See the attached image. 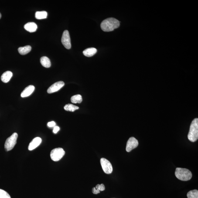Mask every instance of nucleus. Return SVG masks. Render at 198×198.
I'll return each mask as SVG.
<instances>
[{
    "label": "nucleus",
    "instance_id": "nucleus-1",
    "mask_svg": "<svg viewBox=\"0 0 198 198\" xmlns=\"http://www.w3.org/2000/svg\"><path fill=\"white\" fill-rule=\"evenodd\" d=\"M120 22L114 18H109L101 22V27L104 32H111L120 26Z\"/></svg>",
    "mask_w": 198,
    "mask_h": 198
},
{
    "label": "nucleus",
    "instance_id": "nucleus-2",
    "mask_svg": "<svg viewBox=\"0 0 198 198\" xmlns=\"http://www.w3.org/2000/svg\"><path fill=\"white\" fill-rule=\"evenodd\" d=\"M188 137L189 140L192 142H196L198 139V119H194L190 126V130Z\"/></svg>",
    "mask_w": 198,
    "mask_h": 198
},
{
    "label": "nucleus",
    "instance_id": "nucleus-3",
    "mask_svg": "<svg viewBox=\"0 0 198 198\" xmlns=\"http://www.w3.org/2000/svg\"><path fill=\"white\" fill-rule=\"evenodd\" d=\"M175 175L178 179L182 181H188L191 179L192 174L191 172L186 168H177Z\"/></svg>",
    "mask_w": 198,
    "mask_h": 198
},
{
    "label": "nucleus",
    "instance_id": "nucleus-4",
    "mask_svg": "<svg viewBox=\"0 0 198 198\" xmlns=\"http://www.w3.org/2000/svg\"><path fill=\"white\" fill-rule=\"evenodd\" d=\"M18 137V134L16 132H15L11 136L7 138L5 144L6 151H9L12 150L14 148L17 143V140Z\"/></svg>",
    "mask_w": 198,
    "mask_h": 198
},
{
    "label": "nucleus",
    "instance_id": "nucleus-5",
    "mask_svg": "<svg viewBox=\"0 0 198 198\" xmlns=\"http://www.w3.org/2000/svg\"><path fill=\"white\" fill-rule=\"evenodd\" d=\"M65 154V151L63 148H55L51 152L50 157L52 160L55 162H57L61 159Z\"/></svg>",
    "mask_w": 198,
    "mask_h": 198
},
{
    "label": "nucleus",
    "instance_id": "nucleus-6",
    "mask_svg": "<svg viewBox=\"0 0 198 198\" xmlns=\"http://www.w3.org/2000/svg\"><path fill=\"white\" fill-rule=\"evenodd\" d=\"M102 167L105 173L107 174L112 173L113 171L112 165L109 161L105 158H102L100 160Z\"/></svg>",
    "mask_w": 198,
    "mask_h": 198
},
{
    "label": "nucleus",
    "instance_id": "nucleus-7",
    "mask_svg": "<svg viewBox=\"0 0 198 198\" xmlns=\"http://www.w3.org/2000/svg\"><path fill=\"white\" fill-rule=\"evenodd\" d=\"M62 44L66 49H69L71 47V42L68 31L65 30L63 32L61 38Z\"/></svg>",
    "mask_w": 198,
    "mask_h": 198
},
{
    "label": "nucleus",
    "instance_id": "nucleus-8",
    "mask_svg": "<svg viewBox=\"0 0 198 198\" xmlns=\"http://www.w3.org/2000/svg\"><path fill=\"white\" fill-rule=\"evenodd\" d=\"M138 141L134 137H131L127 141L126 151L128 152H131L132 150L138 146Z\"/></svg>",
    "mask_w": 198,
    "mask_h": 198
},
{
    "label": "nucleus",
    "instance_id": "nucleus-9",
    "mask_svg": "<svg viewBox=\"0 0 198 198\" xmlns=\"http://www.w3.org/2000/svg\"><path fill=\"white\" fill-rule=\"evenodd\" d=\"M64 85L65 83L63 81L56 82L49 87L47 89V92L49 94L56 92L61 89Z\"/></svg>",
    "mask_w": 198,
    "mask_h": 198
},
{
    "label": "nucleus",
    "instance_id": "nucleus-10",
    "mask_svg": "<svg viewBox=\"0 0 198 198\" xmlns=\"http://www.w3.org/2000/svg\"><path fill=\"white\" fill-rule=\"evenodd\" d=\"M42 141V139L40 137H37L34 138L29 144V147H28L29 150L32 151L35 149L40 145Z\"/></svg>",
    "mask_w": 198,
    "mask_h": 198
},
{
    "label": "nucleus",
    "instance_id": "nucleus-11",
    "mask_svg": "<svg viewBox=\"0 0 198 198\" xmlns=\"http://www.w3.org/2000/svg\"><path fill=\"white\" fill-rule=\"evenodd\" d=\"M35 90V87L33 85H29L25 88L21 93V96L22 98L27 97L31 95Z\"/></svg>",
    "mask_w": 198,
    "mask_h": 198
},
{
    "label": "nucleus",
    "instance_id": "nucleus-12",
    "mask_svg": "<svg viewBox=\"0 0 198 198\" xmlns=\"http://www.w3.org/2000/svg\"><path fill=\"white\" fill-rule=\"evenodd\" d=\"M25 29L30 32L36 31L37 29V25L34 22H29L25 24L24 26Z\"/></svg>",
    "mask_w": 198,
    "mask_h": 198
},
{
    "label": "nucleus",
    "instance_id": "nucleus-13",
    "mask_svg": "<svg viewBox=\"0 0 198 198\" xmlns=\"http://www.w3.org/2000/svg\"><path fill=\"white\" fill-rule=\"evenodd\" d=\"M13 76L12 72L10 71H7L5 72L2 75L1 77V80L4 83H7L10 80L11 78Z\"/></svg>",
    "mask_w": 198,
    "mask_h": 198
},
{
    "label": "nucleus",
    "instance_id": "nucleus-14",
    "mask_svg": "<svg viewBox=\"0 0 198 198\" xmlns=\"http://www.w3.org/2000/svg\"><path fill=\"white\" fill-rule=\"evenodd\" d=\"M97 52V50L96 48L91 47L87 48L83 51V54L87 57H91L94 56Z\"/></svg>",
    "mask_w": 198,
    "mask_h": 198
},
{
    "label": "nucleus",
    "instance_id": "nucleus-15",
    "mask_svg": "<svg viewBox=\"0 0 198 198\" xmlns=\"http://www.w3.org/2000/svg\"><path fill=\"white\" fill-rule=\"evenodd\" d=\"M40 61L42 66L45 68H49L51 66L50 59L47 56H44L41 58Z\"/></svg>",
    "mask_w": 198,
    "mask_h": 198
},
{
    "label": "nucleus",
    "instance_id": "nucleus-16",
    "mask_svg": "<svg viewBox=\"0 0 198 198\" xmlns=\"http://www.w3.org/2000/svg\"><path fill=\"white\" fill-rule=\"evenodd\" d=\"M31 50V47L29 45H27L22 47H20L18 49V51L20 54L22 55H25L30 52Z\"/></svg>",
    "mask_w": 198,
    "mask_h": 198
},
{
    "label": "nucleus",
    "instance_id": "nucleus-17",
    "mask_svg": "<svg viewBox=\"0 0 198 198\" xmlns=\"http://www.w3.org/2000/svg\"><path fill=\"white\" fill-rule=\"evenodd\" d=\"M105 188L103 184L101 185L98 184L96 185V188H93L92 189V192L94 194H98L100 193V191H103L105 190Z\"/></svg>",
    "mask_w": 198,
    "mask_h": 198
},
{
    "label": "nucleus",
    "instance_id": "nucleus-18",
    "mask_svg": "<svg viewBox=\"0 0 198 198\" xmlns=\"http://www.w3.org/2000/svg\"><path fill=\"white\" fill-rule=\"evenodd\" d=\"M47 16V13L46 11L37 12L35 13V18L38 20L45 19Z\"/></svg>",
    "mask_w": 198,
    "mask_h": 198
},
{
    "label": "nucleus",
    "instance_id": "nucleus-19",
    "mask_svg": "<svg viewBox=\"0 0 198 198\" xmlns=\"http://www.w3.org/2000/svg\"><path fill=\"white\" fill-rule=\"evenodd\" d=\"M71 101L74 104L81 103L82 101V98L80 94L76 95L71 98Z\"/></svg>",
    "mask_w": 198,
    "mask_h": 198
},
{
    "label": "nucleus",
    "instance_id": "nucleus-20",
    "mask_svg": "<svg viewBox=\"0 0 198 198\" xmlns=\"http://www.w3.org/2000/svg\"><path fill=\"white\" fill-rule=\"evenodd\" d=\"M64 109L66 111L74 112L76 110L78 109L79 107L73 104H68L64 106Z\"/></svg>",
    "mask_w": 198,
    "mask_h": 198
},
{
    "label": "nucleus",
    "instance_id": "nucleus-21",
    "mask_svg": "<svg viewBox=\"0 0 198 198\" xmlns=\"http://www.w3.org/2000/svg\"><path fill=\"white\" fill-rule=\"evenodd\" d=\"M188 198H198V191L194 190L190 191L187 195Z\"/></svg>",
    "mask_w": 198,
    "mask_h": 198
},
{
    "label": "nucleus",
    "instance_id": "nucleus-22",
    "mask_svg": "<svg viewBox=\"0 0 198 198\" xmlns=\"http://www.w3.org/2000/svg\"><path fill=\"white\" fill-rule=\"evenodd\" d=\"M0 198H11L10 196L5 191L0 189Z\"/></svg>",
    "mask_w": 198,
    "mask_h": 198
},
{
    "label": "nucleus",
    "instance_id": "nucleus-23",
    "mask_svg": "<svg viewBox=\"0 0 198 198\" xmlns=\"http://www.w3.org/2000/svg\"><path fill=\"white\" fill-rule=\"evenodd\" d=\"M56 125V123L54 121H52L51 122H49L48 123L47 125L48 127H52L55 126Z\"/></svg>",
    "mask_w": 198,
    "mask_h": 198
},
{
    "label": "nucleus",
    "instance_id": "nucleus-24",
    "mask_svg": "<svg viewBox=\"0 0 198 198\" xmlns=\"http://www.w3.org/2000/svg\"><path fill=\"white\" fill-rule=\"evenodd\" d=\"M59 129H60V128H59V127L55 126L54 127V128L53 132L54 133L56 134V133H57L58 131L59 130Z\"/></svg>",
    "mask_w": 198,
    "mask_h": 198
},
{
    "label": "nucleus",
    "instance_id": "nucleus-25",
    "mask_svg": "<svg viewBox=\"0 0 198 198\" xmlns=\"http://www.w3.org/2000/svg\"><path fill=\"white\" fill-rule=\"evenodd\" d=\"M1 16H2V15H1V13H0V19H1Z\"/></svg>",
    "mask_w": 198,
    "mask_h": 198
}]
</instances>
